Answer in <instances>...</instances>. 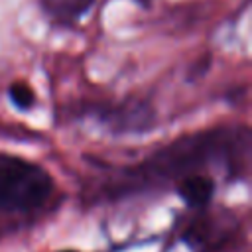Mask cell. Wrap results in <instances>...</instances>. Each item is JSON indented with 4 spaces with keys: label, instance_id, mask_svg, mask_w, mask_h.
<instances>
[{
    "label": "cell",
    "instance_id": "cell-4",
    "mask_svg": "<svg viewBox=\"0 0 252 252\" xmlns=\"http://www.w3.org/2000/svg\"><path fill=\"white\" fill-rule=\"evenodd\" d=\"M96 0H39L41 12L59 28H75L79 20L93 10Z\"/></svg>",
    "mask_w": 252,
    "mask_h": 252
},
{
    "label": "cell",
    "instance_id": "cell-6",
    "mask_svg": "<svg viewBox=\"0 0 252 252\" xmlns=\"http://www.w3.org/2000/svg\"><path fill=\"white\" fill-rule=\"evenodd\" d=\"M8 98H10V102H12L18 110H22V112L32 110V108L35 106V102H37L33 89H32L28 83H24V81H14V83H10V87H8Z\"/></svg>",
    "mask_w": 252,
    "mask_h": 252
},
{
    "label": "cell",
    "instance_id": "cell-7",
    "mask_svg": "<svg viewBox=\"0 0 252 252\" xmlns=\"http://www.w3.org/2000/svg\"><path fill=\"white\" fill-rule=\"evenodd\" d=\"M65 252H75V250H65Z\"/></svg>",
    "mask_w": 252,
    "mask_h": 252
},
{
    "label": "cell",
    "instance_id": "cell-2",
    "mask_svg": "<svg viewBox=\"0 0 252 252\" xmlns=\"http://www.w3.org/2000/svg\"><path fill=\"white\" fill-rule=\"evenodd\" d=\"M53 193L51 175L37 163L0 154V211L18 213L41 207Z\"/></svg>",
    "mask_w": 252,
    "mask_h": 252
},
{
    "label": "cell",
    "instance_id": "cell-3",
    "mask_svg": "<svg viewBox=\"0 0 252 252\" xmlns=\"http://www.w3.org/2000/svg\"><path fill=\"white\" fill-rule=\"evenodd\" d=\"M79 118H93L116 136L146 134L158 124L154 104L144 96H126L122 100L81 102L73 110Z\"/></svg>",
    "mask_w": 252,
    "mask_h": 252
},
{
    "label": "cell",
    "instance_id": "cell-5",
    "mask_svg": "<svg viewBox=\"0 0 252 252\" xmlns=\"http://www.w3.org/2000/svg\"><path fill=\"white\" fill-rule=\"evenodd\" d=\"M177 195L189 205V207H203L211 201L215 193V181L209 175L193 173L177 181Z\"/></svg>",
    "mask_w": 252,
    "mask_h": 252
},
{
    "label": "cell",
    "instance_id": "cell-1",
    "mask_svg": "<svg viewBox=\"0 0 252 252\" xmlns=\"http://www.w3.org/2000/svg\"><path fill=\"white\" fill-rule=\"evenodd\" d=\"M250 158V128L228 124L185 134L148 156L142 163L120 171L112 183V193L126 195L156 187L173 179L199 173L201 167L222 165L228 173L240 175L246 171Z\"/></svg>",
    "mask_w": 252,
    "mask_h": 252
}]
</instances>
